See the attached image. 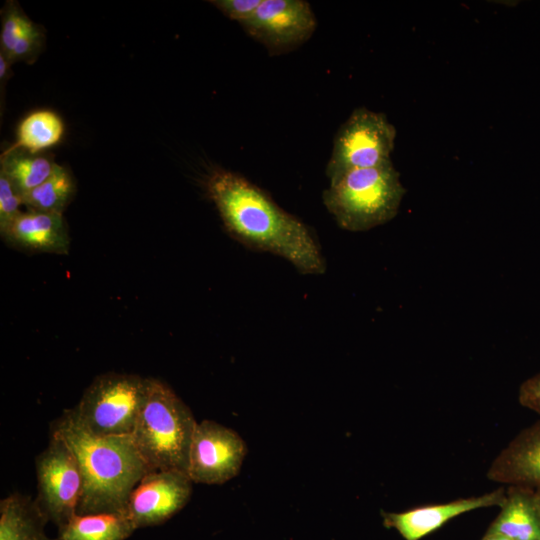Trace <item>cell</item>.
Wrapping results in <instances>:
<instances>
[{
	"label": "cell",
	"instance_id": "cell-1",
	"mask_svg": "<svg viewBox=\"0 0 540 540\" xmlns=\"http://www.w3.org/2000/svg\"><path fill=\"white\" fill-rule=\"evenodd\" d=\"M229 234L243 245L289 261L300 273L319 275L326 264L308 227L243 176L214 171L206 183Z\"/></svg>",
	"mask_w": 540,
	"mask_h": 540
},
{
	"label": "cell",
	"instance_id": "cell-2",
	"mask_svg": "<svg viewBox=\"0 0 540 540\" xmlns=\"http://www.w3.org/2000/svg\"><path fill=\"white\" fill-rule=\"evenodd\" d=\"M74 452L82 475L77 514L124 513L130 493L150 471L131 435L98 436L65 410L51 425Z\"/></svg>",
	"mask_w": 540,
	"mask_h": 540
},
{
	"label": "cell",
	"instance_id": "cell-3",
	"mask_svg": "<svg viewBox=\"0 0 540 540\" xmlns=\"http://www.w3.org/2000/svg\"><path fill=\"white\" fill-rule=\"evenodd\" d=\"M197 422L190 408L164 382L148 378V391L132 439L151 470L187 473Z\"/></svg>",
	"mask_w": 540,
	"mask_h": 540
},
{
	"label": "cell",
	"instance_id": "cell-4",
	"mask_svg": "<svg viewBox=\"0 0 540 540\" xmlns=\"http://www.w3.org/2000/svg\"><path fill=\"white\" fill-rule=\"evenodd\" d=\"M406 189L393 163L349 171L330 183L323 203L339 227L367 231L392 220Z\"/></svg>",
	"mask_w": 540,
	"mask_h": 540
},
{
	"label": "cell",
	"instance_id": "cell-5",
	"mask_svg": "<svg viewBox=\"0 0 540 540\" xmlns=\"http://www.w3.org/2000/svg\"><path fill=\"white\" fill-rule=\"evenodd\" d=\"M148 391V378L105 373L85 389L71 412L89 432L98 436L132 435Z\"/></svg>",
	"mask_w": 540,
	"mask_h": 540
},
{
	"label": "cell",
	"instance_id": "cell-6",
	"mask_svg": "<svg viewBox=\"0 0 540 540\" xmlns=\"http://www.w3.org/2000/svg\"><path fill=\"white\" fill-rule=\"evenodd\" d=\"M396 128L386 115L359 107L339 127L325 172L330 183L345 173L391 161Z\"/></svg>",
	"mask_w": 540,
	"mask_h": 540
},
{
	"label": "cell",
	"instance_id": "cell-7",
	"mask_svg": "<svg viewBox=\"0 0 540 540\" xmlns=\"http://www.w3.org/2000/svg\"><path fill=\"white\" fill-rule=\"evenodd\" d=\"M35 499L48 521L63 527L77 513L82 491L78 460L60 436L51 433L48 446L36 457Z\"/></svg>",
	"mask_w": 540,
	"mask_h": 540
},
{
	"label": "cell",
	"instance_id": "cell-8",
	"mask_svg": "<svg viewBox=\"0 0 540 540\" xmlns=\"http://www.w3.org/2000/svg\"><path fill=\"white\" fill-rule=\"evenodd\" d=\"M240 25L274 56L305 43L316 30L317 21L311 5L304 0H262L255 13Z\"/></svg>",
	"mask_w": 540,
	"mask_h": 540
},
{
	"label": "cell",
	"instance_id": "cell-9",
	"mask_svg": "<svg viewBox=\"0 0 540 540\" xmlns=\"http://www.w3.org/2000/svg\"><path fill=\"white\" fill-rule=\"evenodd\" d=\"M246 453V444L235 431L203 420L193 434L187 474L194 483L223 484L239 473Z\"/></svg>",
	"mask_w": 540,
	"mask_h": 540
},
{
	"label": "cell",
	"instance_id": "cell-10",
	"mask_svg": "<svg viewBox=\"0 0 540 540\" xmlns=\"http://www.w3.org/2000/svg\"><path fill=\"white\" fill-rule=\"evenodd\" d=\"M192 483L185 472L150 471L130 493L124 513L135 529L163 524L188 503Z\"/></svg>",
	"mask_w": 540,
	"mask_h": 540
},
{
	"label": "cell",
	"instance_id": "cell-11",
	"mask_svg": "<svg viewBox=\"0 0 540 540\" xmlns=\"http://www.w3.org/2000/svg\"><path fill=\"white\" fill-rule=\"evenodd\" d=\"M505 500L506 493L500 488L481 496L445 504L423 506L399 513L382 512L383 524L397 530L404 540H420L461 514L484 507H501Z\"/></svg>",
	"mask_w": 540,
	"mask_h": 540
},
{
	"label": "cell",
	"instance_id": "cell-12",
	"mask_svg": "<svg viewBox=\"0 0 540 540\" xmlns=\"http://www.w3.org/2000/svg\"><path fill=\"white\" fill-rule=\"evenodd\" d=\"M487 477L512 486H540V422L522 430L500 452Z\"/></svg>",
	"mask_w": 540,
	"mask_h": 540
},
{
	"label": "cell",
	"instance_id": "cell-13",
	"mask_svg": "<svg viewBox=\"0 0 540 540\" xmlns=\"http://www.w3.org/2000/svg\"><path fill=\"white\" fill-rule=\"evenodd\" d=\"M2 237L32 252L66 254L70 245L66 221L57 213L22 212Z\"/></svg>",
	"mask_w": 540,
	"mask_h": 540
},
{
	"label": "cell",
	"instance_id": "cell-14",
	"mask_svg": "<svg viewBox=\"0 0 540 540\" xmlns=\"http://www.w3.org/2000/svg\"><path fill=\"white\" fill-rule=\"evenodd\" d=\"M487 533L509 540H540V511L532 488L512 486Z\"/></svg>",
	"mask_w": 540,
	"mask_h": 540
},
{
	"label": "cell",
	"instance_id": "cell-15",
	"mask_svg": "<svg viewBox=\"0 0 540 540\" xmlns=\"http://www.w3.org/2000/svg\"><path fill=\"white\" fill-rule=\"evenodd\" d=\"M48 522L35 500L13 493L0 501V540H53Z\"/></svg>",
	"mask_w": 540,
	"mask_h": 540
},
{
	"label": "cell",
	"instance_id": "cell-16",
	"mask_svg": "<svg viewBox=\"0 0 540 540\" xmlns=\"http://www.w3.org/2000/svg\"><path fill=\"white\" fill-rule=\"evenodd\" d=\"M135 530L125 513H76L58 529L57 540H126Z\"/></svg>",
	"mask_w": 540,
	"mask_h": 540
},
{
	"label": "cell",
	"instance_id": "cell-17",
	"mask_svg": "<svg viewBox=\"0 0 540 540\" xmlns=\"http://www.w3.org/2000/svg\"><path fill=\"white\" fill-rule=\"evenodd\" d=\"M63 133V121L56 113L50 110H38L21 121L16 142L5 152L22 149L36 154L57 144Z\"/></svg>",
	"mask_w": 540,
	"mask_h": 540
},
{
	"label": "cell",
	"instance_id": "cell-18",
	"mask_svg": "<svg viewBox=\"0 0 540 540\" xmlns=\"http://www.w3.org/2000/svg\"><path fill=\"white\" fill-rule=\"evenodd\" d=\"M57 163L45 156L21 153L18 150L4 152L1 169L22 195L43 183L55 170Z\"/></svg>",
	"mask_w": 540,
	"mask_h": 540
},
{
	"label": "cell",
	"instance_id": "cell-19",
	"mask_svg": "<svg viewBox=\"0 0 540 540\" xmlns=\"http://www.w3.org/2000/svg\"><path fill=\"white\" fill-rule=\"evenodd\" d=\"M74 191L71 174L57 164L49 178L23 195V204L28 211L62 214Z\"/></svg>",
	"mask_w": 540,
	"mask_h": 540
},
{
	"label": "cell",
	"instance_id": "cell-20",
	"mask_svg": "<svg viewBox=\"0 0 540 540\" xmlns=\"http://www.w3.org/2000/svg\"><path fill=\"white\" fill-rule=\"evenodd\" d=\"M34 25L16 4H9L3 13L0 34L1 52L8 56L16 42Z\"/></svg>",
	"mask_w": 540,
	"mask_h": 540
},
{
	"label": "cell",
	"instance_id": "cell-21",
	"mask_svg": "<svg viewBox=\"0 0 540 540\" xmlns=\"http://www.w3.org/2000/svg\"><path fill=\"white\" fill-rule=\"evenodd\" d=\"M23 197L9 177L0 170V232L3 236L10 225L22 213Z\"/></svg>",
	"mask_w": 540,
	"mask_h": 540
},
{
	"label": "cell",
	"instance_id": "cell-22",
	"mask_svg": "<svg viewBox=\"0 0 540 540\" xmlns=\"http://www.w3.org/2000/svg\"><path fill=\"white\" fill-rule=\"evenodd\" d=\"M43 41V33L37 25H33L14 45L10 54L6 56L10 62L27 61L35 59ZM2 53V52H1Z\"/></svg>",
	"mask_w": 540,
	"mask_h": 540
},
{
	"label": "cell",
	"instance_id": "cell-23",
	"mask_svg": "<svg viewBox=\"0 0 540 540\" xmlns=\"http://www.w3.org/2000/svg\"><path fill=\"white\" fill-rule=\"evenodd\" d=\"M209 2L226 17L240 24L255 13L262 0H213Z\"/></svg>",
	"mask_w": 540,
	"mask_h": 540
},
{
	"label": "cell",
	"instance_id": "cell-24",
	"mask_svg": "<svg viewBox=\"0 0 540 540\" xmlns=\"http://www.w3.org/2000/svg\"><path fill=\"white\" fill-rule=\"evenodd\" d=\"M518 399L522 406L540 414V372L520 385Z\"/></svg>",
	"mask_w": 540,
	"mask_h": 540
},
{
	"label": "cell",
	"instance_id": "cell-25",
	"mask_svg": "<svg viewBox=\"0 0 540 540\" xmlns=\"http://www.w3.org/2000/svg\"><path fill=\"white\" fill-rule=\"evenodd\" d=\"M482 540H509L503 536L497 534L486 533Z\"/></svg>",
	"mask_w": 540,
	"mask_h": 540
},
{
	"label": "cell",
	"instance_id": "cell-26",
	"mask_svg": "<svg viewBox=\"0 0 540 540\" xmlns=\"http://www.w3.org/2000/svg\"><path fill=\"white\" fill-rule=\"evenodd\" d=\"M534 493H535L536 502L540 511V486L535 488Z\"/></svg>",
	"mask_w": 540,
	"mask_h": 540
}]
</instances>
